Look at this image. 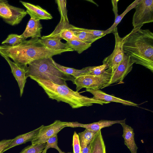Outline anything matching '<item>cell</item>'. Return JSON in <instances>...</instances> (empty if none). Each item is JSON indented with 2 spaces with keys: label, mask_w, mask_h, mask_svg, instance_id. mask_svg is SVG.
Segmentation results:
<instances>
[{
  "label": "cell",
  "mask_w": 153,
  "mask_h": 153,
  "mask_svg": "<svg viewBox=\"0 0 153 153\" xmlns=\"http://www.w3.org/2000/svg\"><path fill=\"white\" fill-rule=\"evenodd\" d=\"M142 26L133 28L123 37V50L134 63L153 72V33L149 29H141Z\"/></svg>",
  "instance_id": "cell-1"
},
{
  "label": "cell",
  "mask_w": 153,
  "mask_h": 153,
  "mask_svg": "<svg viewBox=\"0 0 153 153\" xmlns=\"http://www.w3.org/2000/svg\"><path fill=\"white\" fill-rule=\"evenodd\" d=\"M38 37L25 40L15 46L6 44L0 45V55L12 59L20 66H27L37 60L52 57L63 53L73 51V50L55 51L49 49L42 44Z\"/></svg>",
  "instance_id": "cell-2"
},
{
  "label": "cell",
  "mask_w": 153,
  "mask_h": 153,
  "mask_svg": "<svg viewBox=\"0 0 153 153\" xmlns=\"http://www.w3.org/2000/svg\"><path fill=\"white\" fill-rule=\"evenodd\" d=\"M30 78L43 88L50 98L67 103L73 109L90 106L94 104L103 105L110 103L82 95L70 88L67 85H58L49 80L33 77Z\"/></svg>",
  "instance_id": "cell-3"
},
{
  "label": "cell",
  "mask_w": 153,
  "mask_h": 153,
  "mask_svg": "<svg viewBox=\"0 0 153 153\" xmlns=\"http://www.w3.org/2000/svg\"><path fill=\"white\" fill-rule=\"evenodd\" d=\"M52 57L34 61L28 64L25 76L33 77L50 81L59 85H67L66 81L73 82V76L59 70L55 65Z\"/></svg>",
  "instance_id": "cell-4"
},
{
  "label": "cell",
  "mask_w": 153,
  "mask_h": 153,
  "mask_svg": "<svg viewBox=\"0 0 153 153\" xmlns=\"http://www.w3.org/2000/svg\"><path fill=\"white\" fill-rule=\"evenodd\" d=\"M112 74L107 69L99 75L90 74L82 75L74 79L73 83L76 85V91L78 92L83 88L92 89H102L107 87Z\"/></svg>",
  "instance_id": "cell-5"
},
{
  "label": "cell",
  "mask_w": 153,
  "mask_h": 153,
  "mask_svg": "<svg viewBox=\"0 0 153 153\" xmlns=\"http://www.w3.org/2000/svg\"><path fill=\"white\" fill-rule=\"evenodd\" d=\"M135 8L132 22L134 28L153 22V0H141Z\"/></svg>",
  "instance_id": "cell-6"
},
{
  "label": "cell",
  "mask_w": 153,
  "mask_h": 153,
  "mask_svg": "<svg viewBox=\"0 0 153 153\" xmlns=\"http://www.w3.org/2000/svg\"><path fill=\"white\" fill-rule=\"evenodd\" d=\"M27 14L24 9L10 5L6 0H0V18L7 24L18 25Z\"/></svg>",
  "instance_id": "cell-7"
},
{
  "label": "cell",
  "mask_w": 153,
  "mask_h": 153,
  "mask_svg": "<svg viewBox=\"0 0 153 153\" xmlns=\"http://www.w3.org/2000/svg\"><path fill=\"white\" fill-rule=\"evenodd\" d=\"M112 33L114 34L115 38L114 48L112 53L104 59L102 63L108 65V69L110 70L113 74L123 60L125 53L123 48V38L119 36L117 27Z\"/></svg>",
  "instance_id": "cell-8"
},
{
  "label": "cell",
  "mask_w": 153,
  "mask_h": 153,
  "mask_svg": "<svg viewBox=\"0 0 153 153\" xmlns=\"http://www.w3.org/2000/svg\"><path fill=\"white\" fill-rule=\"evenodd\" d=\"M67 123L56 120L49 125L44 126L38 134L31 141L32 144L46 143L49 139L56 135L60 131L66 127Z\"/></svg>",
  "instance_id": "cell-9"
},
{
  "label": "cell",
  "mask_w": 153,
  "mask_h": 153,
  "mask_svg": "<svg viewBox=\"0 0 153 153\" xmlns=\"http://www.w3.org/2000/svg\"><path fill=\"white\" fill-rule=\"evenodd\" d=\"M71 25L69 23V21L64 19H61L53 31L49 35L43 36V37L46 38L59 39L61 40L64 39L66 41L80 40L71 29Z\"/></svg>",
  "instance_id": "cell-10"
},
{
  "label": "cell",
  "mask_w": 153,
  "mask_h": 153,
  "mask_svg": "<svg viewBox=\"0 0 153 153\" xmlns=\"http://www.w3.org/2000/svg\"><path fill=\"white\" fill-rule=\"evenodd\" d=\"M134 63L130 56L125 54L123 60L112 74L107 87L114 83L123 82V81L124 78L132 70Z\"/></svg>",
  "instance_id": "cell-11"
},
{
  "label": "cell",
  "mask_w": 153,
  "mask_h": 153,
  "mask_svg": "<svg viewBox=\"0 0 153 153\" xmlns=\"http://www.w3.org/2000/svg\"><path fill=\"white\" fill-rule=\"evenodd\" d=\"M7 61L11 70V72L17 82L20 90V95L22 97L26 82L25 76L27 66H20L12 61L10 58L4 56H1Z\"/></svg>",
  "instance_id": "cell-12"
},
{
  "label": "cell",
  "mask_w": 153,
  "mask_h": 153,
  "mask_svg": "<svg viewBox=\"0 0 153 153\" xmlns=\"http://www.w3.org/2000/svg\"><path fill=\"white\" fill-rule=\"evenodd\" d=\"M126 120V119L116 120H101L97 122L88 124H83L77 122H68L67 127L72 128L81 127L92 131H98L102 128L109 127L115 124L125 123Z\"/></svg>",
  "instance_id": "cell-13"
},
{
  "label": "cell",
  "mask_w": 153,
  "mask_h": 153,
  "mask_svg": "<svg viewBox=\"0 0 153 153\" xmlns=\"http://www.w3.org/2000/svg\"><path fill=\"white\" fill-rule=\"evenodd\" d=\"M86 91L93 95V99L110 102H114L120 103L126 105L138 107V105L130 101L125 100L112 95L106 94L100 89H92L86 88Z\"/></svg>",
  "instance_id": "cell-14"
},
{
  "label": "cell",
  "mask_w": 153,
  "mask_h": 153,
  "mask_svg": "<svg viewBox=\"0 0 153 153\" xmlns=\"http://www.w3.org/2000/svg\"><path fill=\"white\" fill-rule=\"evenodd\" d=\"M20 2L26 8L27 14H29L30 17L39 21L51 19L53 18L50 13L38 5L21 1Z\"/></svg>",
  "instance_id": "cell-15"
},
{
  "label": "cell",
  "mask_w": 153,
  "mask_h": 153,
  "mask_svg": "<svg viewBox=\"0 0 153 153\" xmlns=\"http://www.w3.org/2000/svg\"><path fill=\"white\" fill-rule=\"evenodd\" d=\"M42 28V26L40 21L30 17L25 31L21 36L25 40L29 37L41 38V32Z\"/></svg>",
  "instance_id": "cell-16"
},
{
  "label": "cell",
  "mask_w": 153,
  "mask_h": 153,
  "mask_svg": "<svg viewBox=\"0 0 153 153\" xmlns=\"http://www.w3.org/2000/svg\"><path fill=\"white\" fill-rule=\"evenodd\" d=\"M42 125L38 128L26 133L17 136L12 139V141L1 153L17 145L25 143L28 141H31L39 133L40 130L44 126Z\"/></svg>",
  "instance_id": "cell-17"
},
{
  "label": "cell",
  "mask_w": 153,
  "mask_h": 153,
  "mask_svg": "<svg viewBox=\"0 0 153 153\" xmlns=\"http://www.w3.org/2000/svg\"><path fill=\"white\" fill-rule=\"evenodd\" d=\"M123 129L122 136L124 139V144L130 150L131 153H137L138 149L134 141L133 129L125 123H121Z\"/></svg>",
  "instance_id": "cell-18"
},
{
  "label": "cell",
  "mask_w": 153,
  "mask_h": 153,
  "mask_svg": "<svg viewBox=\"0 0 153 153\" xmlns=\"http://www.w3.org/2000/svg\"><path fill=\"white\" fill-rule=\"evenodd\" d=\"M61 40L59 39L46 38L42 36L40 39V42L42 44L47 48L53 50H73L66 43L62 42Z\"/></svg>",
  "instance_id": "cell-19"
},
{
  "label": "cell",
  "mask_w": 153,
  "mask_h": 153,
  "mask_svg": "<svg viewBox=\"0 0 153 153\" xmlns=\"http://www.w3.org/2000/svg\"><path fill=\"white\" fill-rule=\"evenodd\" d=\"M90 153H106L105 146L101 133L99 130L90 143Z\"/></svg>",
  "instance_id": "cell-20"
},
{
  "label": "cell",
  "mask_w": 153,
  "mask_h": 153,
  "mask_svg": "<svg viewBox=\"0 0 153 153\" xmlns=\"http://www.w3.org/2000/svg\"><path fill=\"white\" fill-rule=\"evenodd\" d=\"M98 132L85 129L83 131L78 133L81 151L90 143Z\"/></svg>",
  "instance_id": "cell-21"
},
{
  "label": "cell",
  "mask_w": 153,
  "mask_h": 153,
  "mask_svg": "<svg viewBox=\"0 0 153 153\" xmlns=\"http://www.w3.org/2000/svg\"><path fill=\"white\" fill-rule=\"evenodd\" d=\"M53 62L59 70L66 74L73 76L75 78L82 75L87 74L88 73L85 68L81 70H77L56 63L54 61Z\"/></svg>",
  "instance_id": "cell-22"
},
{
  "label": "cell",
  "mask_w": 153,
  "mask_h": 153,
  "mask_svg": "<svg viewBox=\"0 0 153 153\" xmlns=\"http://www.w3.org/2000/svg\"><path fill=\"white\" fill-rule=\"evenodd\" d=\"M140 0L135 1L130 4L126 9L125 11L121 14L118 15L115 18L114 22L113 24L108 29L105 30L106 34L112 33V31L117 27L118 25L120 22L125 15L131 10L135 8L137 5L140 2Z\"/></svg>",
  "instance_id": "cell-23"
},
{
  "label": "cell",
  "mask_w": 153,
  "mask_h": 153,
  "mask_svg": "<svg viewBox=\"0 0 153 153\" xmlns=\"http://www.w3.org/2000/svg\"><path fill=\"white\" fill-rule=\"evenodd\" d=\"M66 43L74 51L80 54L86 50L91 45V44L87 43L80 40H73L66 41Z\"/></svg>",
  "instance_id": "cell-24"
},
{
  "label": "cell",
  "mask_w": 153,
  "mask_h": 153,
  "mask_svg": "<svg viewBox=\"0 0 153 153\" xmlns=\"http://www.w3.org/2000/svg\"><path fill=\"white\" fill-rule=\"evenodd\" d=\"M24 40L21 35L11 34H9L7 38L2 42L1 44L15 46L18 45Z\"/></svg>",
  "instance_id": "cell-25"
},
{
  "label": "cell",
  "mask_w": 153,
  "mask_h": 153,
  "mask_svg": "<svg viewBox=\"0 0 153 153\" xmlns=\"http://www.w3.org/2000/svg\"><path fill=\"white\" fill-rule=\"evenodd\" d=\"M71 29L74 32H84L92 35L100 39L106 35L105 30H91L77 27L72 25Z\"/></svg>",
  "instance_id": "cell-26"
},
{
  "label": "cell",
  "mask_w": 153,
  "mask_h": 153,
  "mask_svg": "<svg viewBox=\"0 0 153 153\" xmlns=\"http://www.w3.org/2000/svg\"><path fill=\"white\" fill-rule=\"evenodd\" d=\"M74 32V35L80 41L92 44L93 42L100 39L92 35L84 32Z\"/></svg>",
  "instance_id": "cell-27"
},
{
  "label": "cell",
  "mask_w": 153,
  "mask_h": 153,
  "mask_svg": "<svg viewBox=\"0 0 153 153\" xmlns=\"http://www.w3.org/2000/svg\"><path fill=\"white\" fill-rule=\"evenodd\" d=\"M46 143L31 144L24 148L19 153H42L46 147Z\"/></svg>",
  "instance_id": "cell-28"
},
{
  "label": "cell",
  "mask_w": 153,
  "mask_h": 153,
  "mask_svg": "<svg viewBox=\"0 0 153 153\" xmlns=\"http://www.w3.org/2000/svg\"><path fill=\"white\" fill-rule=\"evenodd\" d=\"M108 65L106 64L98 66H90L85 67L86 70L88 71L87 74L94 75H99L102 74L108 68Z\"/></svg>",
  "instance_id": "cell-29"
},
{
  "label": "cell",
  "mask_w": 153,
  "mask_h": 153,
  "mask_svg": "<svg viewBox=\"0 0 153 153\" xmlns=\"http://www.w3.org/2000/svg\"><path fill=\"white\" fill-rule=\"evenodd\" d=\"M56 1L57 4L61 15V19H64L67 21H69L67 16L66 1L65 0H56Z\"/></svg>",
  "instance_id": "cell-30"
},
{
  "label": "cell",
  "mask_w": 153,
  "mask_h": 153,
  "mask_svg": "<svg viewBox=\"0 0 153 153\" xmlns=\"http://www.w3.org/2000/svg\"><path fill=\"white\" fill-rule=\"evenodd\" d=\"M57 135L49 139L46 141V147L43 152L47 151L50 148H53L56 149L59 153L62 152L57 145Z\"/></svg>",
  "instance_id": "cell-31"
},
{
  "label": "cell",
  "mask_w": 153,
  "mask_h": 153,
  "mask_svg": "<svg viewBox=\"0 0 153 153\" xmlns=\"http://www.w3.org/2000/svg\"><path fill=\"white\" fill-rule=\"evenodd\" d=\"M73 153H81V148L80 145L78 134L75 131L73 137Z\"/></svg>",
  "instance_id": "cell-32"
},
{
  "label": "cell",
  "mask_w": 153,
  "mask_h": 153,
  "mask_svg": "<svg viewBox=\"0 0 153 153\" xmlns=\"http://www.w3.org/2000/svg\"><path fill=\"white\" fill-rule=\"evenodd\" d=\"M12 139L4 140L0 141V153H1L4 149L8 146Z\"/></svg>",
  "instance_id": "cell-33"
},
{
  "label": "cell",
  "mask_w": 153,
  "mask_h": 153,
  "mask_svg": "<svg viewBox=\"0 0 153 153\" xmlns=\"http://www.w3.org/2000/svg\"><path fill=\"white\" fill-rule=\"evenodd\" d=\"M118 0H112V3L113 5V10L115 15V18L118 15L117 13V4Z\"/></svg>",
  "instance_id": "cell-34"
},
{
  "label": "cell",
  "mask_w": 153,
  "mask_h": 153,
  "mask_svg": "<svg viewBox=\"0 0 153 153\" xmlns=\"http://www.w3.org/2000/svg\"><path fill=\"white\" fill-rule=\"evenodd\" d=\"M81 153H90V144H88L85 148L81 150Z\"/></svg>",
  "instance_id": "cell-35"
},
{
  "label": "cell",
  "mask_w": 153,
  "mask_h": 153,
  "mask_svg": "<svg viewBox=\"0 0 153 153\" xmlns=\"http://www.w3.org/2000/svg\"><path fill=\"white\" fill-rule=\"evenodd\" d=\"M47 151L43 152L42 153H46Z\"/></svg>",
  "instance_id": "cell-36"
},
{
  "label": "cell",
  "mask_w": 153,
  "mask_h": 153,
  "mask_svg": "<svg viewBox=\"0 0 153 153\" xmlns=\"http://www.w3.org/2000/svg\"><path fill=\"white\" fill-rule=\"evenodd\" d=\"M60 153H65L64 152H62ZM73 153L68 152V153Z\"/></svg>",
  "instance_id": "cell-37"
},
{
  "label": "cell",
  "mask_w": 153,
  "mask_h": 153,
  "mask_svg": "<svg viewBox=\"0 0 153 153\" xmlns=\"http://www.w3.org/2000/svg\"><path fill=\"white\" fill-rule=\"evenodd\" d=\"M0 114H2V113L1 112H0Z\"/></svg>",
  "instance_id": "cell-38"
},
{
  "label": "cell",
  "mask_w": 153,
  "mask_h": 153,
  "mask_svg": "<svg viewBox=\"0 0 153 153\" xmlns=\"http://www.w3.org/2000/svg\"><path fill=\"white\" fill-rule=\"evenodd\" d=\"M1 97V95H0V98Z\"/></svg>",
  "instance_id": "cell-39"
}]
</instances>
